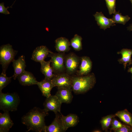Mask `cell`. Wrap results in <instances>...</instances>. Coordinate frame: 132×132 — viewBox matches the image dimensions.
Returning <instances> with one entry per match:
<instances>
[{
  "instance_id": "1",
  "label": "cell",
  "mask_w": 132,
  "mask_h": 132,
  "mask_svg": "<svg viewBox=\"0 0 132 132\" xmlns=\"http://www.w3.org/2000/svg\"><path fill=\"white\" fill-rule=\"evenodd\" d=\"M48 114V112L44 109L34 107L22 116V122L26 126L28 131L45 132L46 126L45 117Z\"/></svg>"
},
{
  "instance_id": "2",
  "label": "cell",
  "mask_w": 132,
  "mask_h": 132,
  "mask_svg": "<svg viewBox=\"0 0 132 132\" xmlns=\"http://www.w3.org/2000/svg\"><path fill=\"white\" fill-rule=\"evenodd\" d=\"M71 77V88L76 94L86 92L94 87L96 82L95 76L93 73L82 76L74 75Z\"/></svg>"
},
{
  "instance_id": "3",
  "label": "cell",
  "mask_w": 132,
  "mask_h": 132,
  "mask_svg": "<svg viewBox=\"0 0 132 132\" xmlns=\"http://www.w3.org/2000/svg\"><path fill=\"white\" fill-rule=\"evenodd\" d=\"M20 102V97L16 93L0 92V109L4 112L16 111Z\"/></svg>"
},
{
  "instance_id": "4",
  "label": "cell",
  "mask_w": 132,
  "mask_h": 132,
  "mask_svg": "<svg viewBox=\"0 0 132 132\" xmlns=\"http://www.w3.org/2000/svg\"><path fill=\"white\" fill-rule=\"evenodd\" d=\"M18 51L14 50L9 44L1 46L0 48V63L2 68V72L6 73L10 63L14 59Z\"/></svg>"
},
{
  "instance_id": "5",
  "label": "cell",
  "mask_w": 132,
  "mask_h": 132,
  "mask_svg": "<svg viewBox=\"0 0 132 132\" xmlns=\"http://www.w3.org/2000/svg\"><path fill=\"white\" fill-rule=\"evenodd\" d=\"M65 52L54 53L51 51L48 56L51 58V66L54 73L56 74L65 72Z\"/></svg>"
},
{
  "instance_id": "6",
  "label": "cell",
  "mask_w": 132,
  "mask_h": 132,
  "mask_svg": "<svg viewBox=\"0 0 132 132\" xmlns=\"http://www.w3.org/2000/svg\"><path fill=\"white\" fill-rule=\"evenodd\" d=\"M80 61L81 57L73 53L66 55L64 61L65 72L71 76L75 75Z\"/></svg>"
},
{
  "instance_id": "7",
  "label": "cell",
  "mask_w": 132,
  "mask_h": 132,
  "mask_svg": "<svg viewBox=\"0 0 132 132\" xmlns=\"http://www.w3.org/2000/svg\"><path fill=\"white\" fill-rule=\"evenodd\" d=\"M54 87L58 88H71L72 77L66 72L55 74L51 79Z\"/></svg>"
},
{
  "instance_id": "8",
  "label": "cell",
  "mask_w": 132,
  "mask_h": 132,
  "mask_svg": "<svg viewBox=\"0 0 132 132\" xmlns=\"http://www.w3.org/2000/svg\"><path fill=\"white\" fill-rule=\"evenodd\" d=\"M62 103L55 95L46 98L43 103L44 109L46 111H52L55 114L60 113Z\"/></svg>"
},
{
  "instance_id": "9",
  "label": "cell",
  "mask_w": 132,
  "mask_h": 132,
  "mask_svg": "<svg viewBox=\"0 0 132 132\" xmlns=\"http://www.w3.org/2000/svg\"><path fill=\"white\" fill-rule=\"evenodd\" d=\"M92 65V61L89 57H81L80 65L75 75L82 76L88 74L91 70Z\"/></svg>"
},
{
  "instance_id": "10",
  "label": "cell",
  "mask_w": 132,
  "mask_h": 132,
  "mask_svg": "<svg viewBox=\"0 0 132 132\" xmlns=\"http://www.w3.org/2000/svg\"><path fill=\"white\" fill-rule=\"evenodd\" d=\"M98 25L101 29L105 30L111 26L116 25L111 18L106 17L102 12H96L93 15Z\"/></svg>"
},
{
  "instance_id": "11",
  "label": "cell",
  "mask_w": 132,
  "mask_h": 132,
  "mask_svg": "<svg viewBox=\"0 0 132 132\" xmlns=\"http://www.w3.org/2000/svg\"><path fill=\"white\" fill-rule=\"evenodd\" d=\"M51 52L46 46L42 45L37 47L33 51L31 59L40 63L44 60Z\"/></svg>"
},
{
  "instance_id": "12",
  "label": "cell",
  "mask_w": 132,
  "mask_h": 132,
  "mask_svg": "<svg viewBox=\"0 0 132 132\" xmlns=\"http://www.w3.org/2000/svg\"><path fill=\"white\" fill-rule=\"evenodd\" d=\"M12 62L14 71V73L12 77L13 79L15 80L18 76L25 70L26 65L25 56L22 55L17 59H14Z\"/></svg>"
},
{
  "instance_id": "13",
  "label": "cell",
  "mask_w": 132,
  "mask_h": 132,
  "mask_svg": "<svg viewBox=\"0 0 132 132\" xmlns=\"http://www.w3.org/2000/svg\"><path fill=\"white\" fill-rule=\"evenodd\" d=\"M52 123L48 126H46L45 132H65L61 118V115L58 113Z\"/></svg>"
},
{
  "instance_id": "14",
  "label": "cell",
  "mask_w": 132,
  "mask_h": 132,
  "mask_svg": "<svg viewBox=\"0 0 132 132\" xmlns=\"http://www.w3.org/2000/svg\"><path fill=\"white\" fill-rule=\"evenodd\" d=\"M71 88H57L55 95L62 103H70L72 100L73 96Z\"/></svg>"
},
{
  "instance_id": "15",
  "label": "cell",
  "mask_w": 132,
  "mask_h": 132,
  "mask_svg": "<svg viewBox=\"0 0 132 132\" xmlns=\"http://www.w3.org/2000/svg\"><path fill=\"white\" fill-rule=\"evenodd\" d=\"M20 84L23 86L37 84L38 82L31 72L25 70L17 78Z\"/></svg>"
},
{
  "instance_id": "16",
  "label": "cell",
  "mask_w": 132,
  "mask_h": 132,
  "mask_svg": "<svg viewBox=\"0 0 132 132\" xmlns=\"http://www.w3.org/2000/svg\"><path fill=\"white\" fill-rule=\"evenodd\" d=\"M13 125L9 112L0 113V132H8Z\"/></svg>"
},
{
  "instance_id": "17",
  "label": "cell",
  "mask_w": 132,
  "mask_h": 132,
  "mask_svg": "<svg viewBox=\"0 0 132 132\" xmlns=\"http://www.w3.org/2000/svg\"><path fill=\"white\" fill-rule=\"evenodd\" d=\"M60 114L62 124L66 131L69 128L76 126L79 121L78 117L75 114H70L66 116Z\"/></svg>"
},
{
  "instance_id": "18",
  "label": "cell",
  "mask_w": 132,
  "mask_h": 132,
  "mask_svg": "<svg viewBox=\"0 0 132 132\" xmlns=\"http://www.w3.org/2000/svg\"><path fill=\"white\" fill-rule=\"evenodd\" d=\"M37 85L41 91L42 95L46 98L50 96L51 91L54 87L51 79L45 78L40 82H38Z\"/></svg>"
},
{
  "instance_id": "19",
  "label": "cell",
  "mask_w": 132,
  "mask_h": 132,
  "mask_svg": "<svg viewBox=\"0 0 132 132\" xmlns=\"http://www.w3.org/2000/svg\"><path fill=\"white\" fill-rule=\"evenodd\" d=\"M118 54H121L122 57L119 59L118 61L120 64H122L124 68L125 69L127 65H130L132 64L131 55H132V49H123L119 52H117Z\"/></svg>"
},
{
  "instance_id": "20",
  "label": "cell",
  "mask_w": 132,
  "mask_h": 132,
  "mask_svg": "<svg viewBox=\"0 0 132 132\" xmlns=\"http://www.w3.org/2000/svg\"><path fill=\"white\" fill-rule=\"evenodd\" d=\"M55 47L58 52H68L70 49V43L67 38L63 37L58 38L55 40Z\"/></svg>"
},
{
  "instance_id": "21",
  "label": "cell",
  "mask_w": 132,
  "mask_h": 132,
  "mask_svg": "<svg viewBox=\"0 0 132 132\" xmlns=\"http://www.w3.org/2000/svg\"><path fill=\"white\" fill-rule=\"evenodd\" d=\"M51 61L50 59L47 61L44 60L41 62L40 71L47 78L52 79L55 75L50 64Z\"/></svg>"
},
{
  "instance_id": "22",
  "label": "cell",
  "mask_w": 132,
  "mask_h": 132,
  "mask_svg": "<svg viewBox=\"0 0 132 132\" xmlns=\"http://www.w3.org/2000/svg\"><path fill=\"white\" fill-rule=\"evenodd\" d=\"M114 115L125 124L132 127V115L127 110L119 111Z\"/></svg>"
},
{
  "instance_id": "23",
  "label": "cell",
  "mask_w": 132,
  "mask_h": 132,
  "mask_svg": "<svg viewBox=\"0 0 132 132\" xmlns=\"http://www.w3.org/2000/svg\"><path fill=\"white\" fill-rule=\"evenodd\" d=\"M112 17L111 18L115 23L125 25L130 19V17L128 15L123 16L120 12V11H116L113 14Z\"/></svg>"
},
{
  "instance_id": "24",
  "label": "cell",
  "mask_w": 132,
  "mask_h": 132,
  "mask_svg": "<svg viewBox=\"0 0 132 132\" xmlns=\"http://www.w3.org/2000/svg\"><path fill=\"white\" fill-rule=\"evenodd\" d=\"M82 37L77 34H75L71 40L70 45L76 51H79L82 50Z\"/></svg>"
},
{
  "instance_id": "25",
  "label": "cell",
  "mask_w": 132,
  "mask_h": 132,
  "mask_svg": "<svg viewBox=\"0 0 132 132\" xmlns=\"http://www.w3.org/2000/svg\"><path fill=\"white\" fill-rule=\"evenodd\" d=\"M115 115L110 114L103 117L100 121L101 128L103 130L107 131Z\"/></svg>"
},
{
  "instance_id": "26",
  "label": "cell",
  "mask_w": 132,
  "mask_h": 132,
  "mask_svg": "<svg viewBox=\"0 0 132 132\" xmlns=\"http://www.w3.org/2000/svg\"><path fill=\"white\" fill-rule=\"evenodd\" d=\"M12 77H8L6 73H1L0 75V92L11 82Z\"/></svg>"
},
{
  "instance_id": "27",
  "label": "cell",
  "mask_w": 132,
  "mask_h": 132,
  "mask_svg": "<svg viewBox=\"0 0 132 132\" xmlns=\"http://www.w3.org/2000/svg\"><path fill=\"white\" fill-rule=\"evenodd\" d=\"M109 14H113L116 11V0H105Z\"/></svg>"
},
{
  "instance_id": "28",
  "label": "cell",
  "mask_w": 132,
  "mask_h": 132,
  "mask_svg": "<svg viewBox=\"0 0 132 132\" xmlns=\"http://www.w3.org/2000/svg\"><path fill=\"white\" fill-rule=\"evenodd\" d=\"M111 125V127L110 131H111L120 128L123 126V124H122L114 117L112 120Z\"/></svg>"
},
{
  "instance_id": "29",
  "label": "cell",
  "mask_w": 132,
  "mask_h": 132,
  "mask_svg": "<svg viewBox=\"0 0 132 132\" xmlns=\"http://www.w3.org/2000/svg\"><path fill=\"white\" fill-rule=\"evenodd\" d=\"M114 131L115 132H132V127L126 124H123L122 127Z\"/></svg>"
},
{
  "instance_id": "30",
  "label": "cell",
  "mask_w": 132,
  "mask_h": 132,
  "mask_svg": "<svg viewBox=\"0 0 132 132\" xmlns=\"http://www.w3.org/2000/svg\"><path fill=\"white\" fill-rule=\"evenodd\" d=\"M9 7L6 8L4 6V3H2L0 4V12L5 14H10L9 12L7 10V9Z\"/></svg>"
},
{
  "instance_id": "31",
  "label": "cell",
  "mask_w": 132,
  "mask_h": 132,
  "mask_svg": "<svg viewBox=\"0 0 132 132\" xmlns=\"http://www.w3.org/2000/svg\"><path fill=\"white\" fill-rule=\"evenodd\" d=\"M128 30L130 31H132V22L127 27Z\"/></svg>"
},
{
  "instance_id": "32",
  "label": "cell",
  "mask_w": 132,
  "mask_h": 132,
  "mask_svg": "<svg viewBox=\"0 0 132 132\" xmlns=\"http://www.w3.org/2000/svg\"><path fill=\"white\" fill-rule=\"evenodd\" d=\"M129 68L128 70L127 71L128 72H130L132 73V76L131 78L132 80V66L131 67H128Z\"/></svg>"
},
{
  "instance_id": "33",
  "label": "cell",
  "mask_w": 132,
  "mask_h": 132,
  "mask_svg": "<svg viewBox=\"0 0 132 132\" xmlns=\"http://www.w3.org/2000/svg\"><path fill=\"white\" fill-rule=\"evenodd\" d=\"M100 131L98 130H95L93 132H100Z\"/></svg>"
},
{
  "instance_id": "34",
  "label": "cell",
  "mask_w": 132,
  "mask_h": 132,
  "mask_svg": "<svg viewBox=\"0 0 132 132\" xmlns=\"http://www.w3.org/2000/svg\"><path fill=\"white\" fill-rule=\"evenodd\" d=\"M131 2L132 5V0H129Z\"/></svg>"
}]
</instances>
